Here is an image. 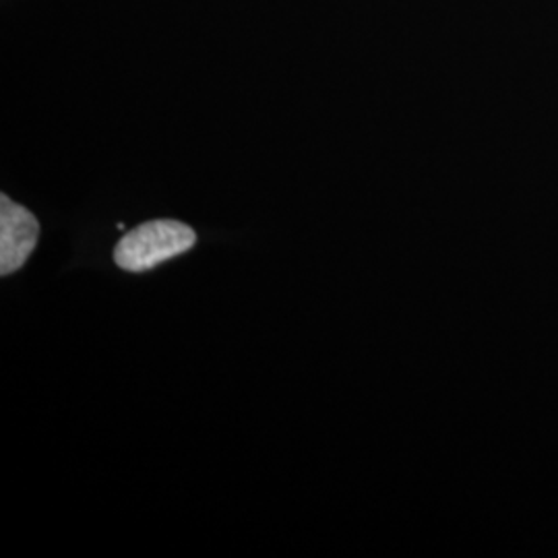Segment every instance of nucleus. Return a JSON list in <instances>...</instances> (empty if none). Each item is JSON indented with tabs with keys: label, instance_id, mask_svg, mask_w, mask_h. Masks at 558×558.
Wrapping results in <instances>:
<instances>
[{
	"label": "nucleus",
	"instance_id": "nucleus-1",
	"mask_svg": "<svg viewBox=\"0 0 558 558\" xmlns=\"http://www.w3.org/2000/svg\"><path fill=\"white\" fill-rule=\"evenodd\" d=\"M195 242V230L182 221H147L120 239L114 248V263L124 271L140 274L191 251Z\"/></svg>",
	"mask_w": 558,
	"mask_h": 558
},
{
	"label": "nucleus",
	"instance_id": "nucleus-2",
	"mask_svg": "<svg viewBox=\"0 0 558 558\" xmlns=\"http://www.w3.org/2000/svg\"><path fill=\"white\" fill-rule=\"evenodd\" d=\"M40 236L36 216L20 203L0 195V274L11 276L25 265Z\"/></svg>",
	"mask_w": 558,
	"mask_h": 558
}]
</instances>
